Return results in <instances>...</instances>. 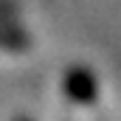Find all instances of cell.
<instances>
[{
  "label": "cell",
  "instance_id": "obj_2",
  "mask_svg": "<svg viewBox=\"0 0 121 121\" xmlns=\"http://www.w3.org/2000/svg\"><path fill=\"white\" fill-rule=\"evenodd\" d=\"M20 121H26V118H20Z\"/></svg>",
  "mask_w": 121,
  "mask_h": 121
},
{
  "label": "cell",
  "instance_id": "obj_1",
  "mask_svg": "<svg viewBox=\"0 0 121 121\" xmlns=\"http://www.w3.org/2000/svg\"><path fill=\"white\" fill-rule=\"evenodd\" d=\"M65 90H68V96H70L73 101H90L93 96H96V82H93V76L85 68H76V70L68 73Z\"/></svg>",
  "mask_w": 121,
  "mask_h": 121
}]
</instances>
